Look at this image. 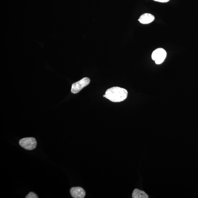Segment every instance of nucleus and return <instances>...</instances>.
Segmentation results:
<instances>
[{"instance_id": "f03ea898", "label": "nucleus", "mask_w": 198, "mask_h": 198, "mask_svg": "<svg viewBox=\"0 0 198 198\" xmlns=\"http://www.w3.org/2000/svg\"><path fill=\"white\" fill-rule=\"evenodd\" d=\"M166 52L164 49L158 48L154 51L151 55V58L153 60L155 61L156 64L162 63L166 59Z\"/></svg>"}, {"instance_id": "7ed1b4c3", "label": "nucleus", "mask_w": 198, "mask_h": 198, "mask_svg": "<svg viewBox=\"0 0 198 198\" xmlns=\"http://www.w3.org/2000/svg\"><path fill=\"white\" fill-rule=\"evenodd\" d=\"M19 143L22 148L27 150L34 149L37 146V141L33 137L23 138L19 140Z\"/></svg>"}, {"instance_id": "0eeeda50", "label": "nucleus", "mask_w": 198, "mask_h": 198, "mask_svg": "<svg viewBox=\"0 0 198 198\" xmlns=\"http://www.w3.org/2000/svg\"><path fill=\"white\" fill-rule=\"evenodd\" d=\"M132 197L133 198H148V196L144 192L138 189H135L133 190Z\"/></svg>"}, {"instance_id": "f257e3e1", "label": "nucleus", "mask_w": 198, "mask_h": 198, "mask_svg": "<svg viewBox=\"0 0 198 198\" xmlns=\"http://www.w3.org/2000/svg\"><path fill=\"white\" fill-rule=\"evenodd\" d=\"M105 95V97L111 101L118 103L123 101L126 99L128 92L124 88L114 87L108 89Z\"/></svg>"}, {"instance_id": "20e7f679", "label": "nucleus", "mask_w": 198, "mask_h": 198, "mask_svg": "<svg viewBox=\"0 0 198 198\" xmlns=\"http://www.w3.org/2000/svg\"><path fill=\"white\" fill-rule=\"evenodd\" d=\"M90 82L89 78L84 77L81 80L73 83L72 85L71 92L73 94H77L82 89L87 86Z\"/></svg>"}, {"instance_id": "6e6552de", "label": "nucleus", "mask_w": 198, "mask_h": 198, "mask_svg": "<svg viewBox=\"0 0 198 198\" xmlns=\"http://www.w3.org/2000/svg\"><path fill=\"white\" fill-rule=\"evenodd\" d=\"M26 198H37L38 197L37 194H35V193L32 192H31L29 193L25 197Z\"/></svg>"}, {"instance_id": "1a4fd4ad", "label": "nucleus", "mask_w": 198, "mask_h": 198, "mask_svg": "<svg viewBox=\"0 0 198 198\" xmlns=\"http://www.w3.org/2000/svg\"><path fill=\"white\" fill-rule=\"evenodd\" d=\"M154 1L161 3H166L169 1V0H154Z\"/></svg>"}, {"instance_id": "9d476101", "label": "nucleus", "mask_w": 198, "mask_h": 198, "mask_svg": "<svg viewBox=\"0 0 198 198\" xmlns=\"http://www.w3.org/2000/svg\"><path fill=\"white\" fill-rule=\"evenodd\" d=\"M103 97H105V95H103Z\"/></svg>"}, {"instance_id": "39448f33", "label": "nucleus", "mask_w": 198, "mask_h": 198, "mask_svg": "<svg viewBox=\"0 0 198 198\" xmlns=\"http://www.w3.org/2000/svg\"><path fill=\"white\" fill-rule=\"evenodd\" d=\"M70 192L72 197L75 198H83L85 195V190L81 187H72Z\"/></svg>"}, {"instance_id": "423d86ee", "label": "nucleus", "mask_w": 198, "mask_h": 198, "mask_svg": "<svg viewBox=\"0 0 198 198\" xmlns=\"http://www.w3.org/2000/svg\"><path fill=\"white\" fill-rule=\"evenodd\" d=\"M154 19L155 17L153 15L147 13L142 15L138 20L141 23L146 24L152 22L154 20Z\"/></svg>"}]
</instances>
